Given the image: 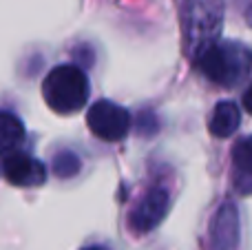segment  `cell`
Wrapping results in <instances>:
<instances>
[{"mask_svg": "<svg viewBox=\"0 0 252 250\" xmlns=\"http://www.w3.org/2000/svg\"><path fill=\"white\" fill-rule=\"evenodd\" d=\"M184 38L186 51L192 60L219 42L223 25V2L221 0H186L184 2Z\"/></svg>", "mask_w": 252, "mask_h": 250, "instance_id": "obj_1", "label": "cell"}, {"mask_svg": "<svg viewBox=\"0 0 252 250\" xmlns=\"http://www.w3.org/2000/svg\"><path fill=\"white\" fill-rule=\"evenodd\" d=\"M201 73L215 84L235 87L252 69V53L244 44L237 42H215L197 58Z\"/></svg>", "mask_w": 252, "mask_h": 250, "instance_id": "obj_2", "label": "cell"}, {"mask_svg": "<svg viewBox=\"0 0 252 250\" xmlns=\"http://www.w3.org/2000/svg\"><path fill=\"white\" fill-rule=\"evenodd\" d=\"M44 102L56 113L69 115L84 109L89 97V80L78 66H56L42 82Z\"/></svg>", "mask_w": 252, "mask_h": 250, "instance_id": "obj_3", "label": "cell"}, {"mask_svg": "<svg viewBox=\"0 0 252 250\" xmlns=\"http://www.w3.org/2000/svg\"><path fill=\"white\" fill-rule=\"evenodd\" d=\"M89 128L93 131V135H97L104 142H120L126 137L130 128V115L128 111L118 106L115 102L100 100L89 109L87 113Z\"/></svg>", "mask_w": 252, "mask_h": 250, "instance_id": "obj_4", "label": "cell"}, {"mask_svg": "<svg viewBox=\"0 0 252 250\" xmlns=\"http://www.w3.org/2000/svg\"><path fill=\"white\" fill-rule=\"evenodd\" d=\"M166 213H168V193L161 188H153L133 208L128 224L135 233H148L161 224Z\"/></svg>", "mask_w": 252, "mask_h": 250, "instance_id": "obj_5", "label": "cell"}, {"mask_svg": "<svg viewBox=\"0 0 252 250\" xmlns=\"http://www.w3.org/2000/svg\"><path fill=\"white\" fill-rule=\"evenodd\" d=\"M2 173L9 184L22 186V188H27V186H40L44 182V177H47V171H44L42 164L27 153L7 155L2 164Z\"/></svg>", "mask_w": 252, "mask_h": 250, "instance_id": "obj_6", "label": "cell"}, {"mask_svg": "<svg viewBox=\"0 0 252 250\" xmlns=\"http://www.w3.org/2000/svg\"><path fill=\"white\" fill-rule=\"evenodd\" d=\"M239 242V217L232 204H223L217 211L210 226V246L213 250H235Z\"/></svg>", "mask_w": 252, "mask_h": 250, "instance_id": "obj_7", "label": "cell"}, {"mask_svg": "<svg viewBox=\"0 0 252 250\" xmlns=\"http://www.w3.org/2000/svg\"><path fill=\"white\" fill-rule=\"evenodd\" d=\"M235 164V188L239 193H252V137H244L232 151Z\"/></svg>", "mask_w": 252, "mask_h": 250, "instance_id": "obj_8", "label": "cell"}, {"mask_svg": "<svg viewBox=\"0 0 252 250\" xmlns=\"http://www.w3.org/2000/svg\"><path fill=\"white\" fill-rule=\"evenodd\" d=\"M241 122V111L235 102H219L210 118V133L215 137H230Z\"/></svg>", "mask_w": 252, "mask_h": 250, "instance_id": "obj_9", "label": "cell"}, {"mask_svg": "<svg viewBox=\"0 0 252 250\" xmlns=\"http://www.w3.org/2000/svg\"><path fill=\"white\" fill-rule=\"evenodd\" d=\"M25 137V126L13 113L0 111V155L16 149Z\"/></svg>", "mask_w": 252, "mask_h": 250, "instance_id": "obj_10", "label": "cell"}, {"mask_svg": "<svg viewBox=\"0 0 252 250\" xmlns=\"http://www.w3.org/2000/svg\"><path fill=\"white\" fill-rule=\"evenodd\" d=\"M80 171V157L75 153H71V151H62V153L56 155V159H53V173H56L58 177H73L75 173Z\"/></svg>", "mask_w": 252, "mask_h": 250, "instance_id": "obj_11", "label": "cell"}, {"mask_svg": "<svg viewBox=\"0 0 252 250\" xmlns=\"http://www.w3.org/2000/svg\"><path fill=\"white\" fill-rule=\"evenodd\" d=\"M244 109L248 111V113H252V87L244 93Z\"/></svg>", "mask_w": 252, "mask_h": 250, "instance_id": "obj_12", "label": "cell"}]
</instances>
